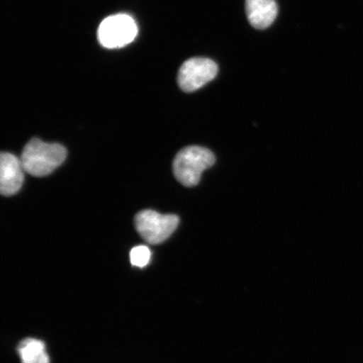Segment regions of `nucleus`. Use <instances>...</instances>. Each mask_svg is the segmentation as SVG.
<instances>
[{
  "label": "nucleus",
  "mask_w": 363,
  "mask_h": 363,
  "mask_svg": "<svg viewBox=\"0 0 363 363\" xmlns=\"http://www.w3.org/2000/svg\"><path fill=\"white\" fill-rule=\"evenodd\" d=\"M67 157V150L60 144L45 143L33 138L23 150L21 161L23 169L35 177L52 174Z\"/></svg>",
  "instance_id": "f257e3e1"
},
{
  "label": "nucleus",
  "mask_w": 363,
  "mask_h": 363,
  "mask_svg": "<svg viewBox=\"0 0 363 363\" xmlns=\"http://www.w3.org/2000/svg\"><path fill=\"white\" fill-rule=\"evenodd\" d=\"M216 157L210 150L192 146L182 149L172 164L177 180L185 187H194L201 181L204 170L215 164Z\"/></svg>",
  "instance_id": "f03ea898"
},
{
  "label": "nucleus",
  "mask_w": 363,
  "mask_h": 363,
  "mask_svg": "<svg viewBox=\"0 0 363 363\" xmlns=\"http://www.w3.org/2000/svg\"><path fill=\"white\" fill-rule=\"evenodd\" d=\"M138 33V27L133 17L119 13L106 18L99 25L98 40L104 48H121L133 43Z\"/></svg>",
  "instance_id": "7ed1b4c3"
},
{
  "label": "nucleus",
  "mask_w": 363,
  "mask_h": 363,
  "mask_svg": "<svg viewBox=\"0 0 363 363\" xmlns=\"http://www.w3.org/2000/svg\"><path fill=\"white\" fill-rule=\"evenodd\" d=\"M179 223L175 215H162L153 211H143L135 218L136 230L147 242L160 244L170 238Z\"/></svg>",
  "instance_id": "20e7f679"
},
{
  "label": "nucleus",
  "mask_w": 363,
  "mask_h": 363,
  "mask_svg": "<svg viewBox=\"0 0 363 363\" xmlns=\"http://www.w3.org/2000/svg\"><path fill=\"white\" fill-rule=\"evenodd\" d=\"M218 74V66L208 58L189 59L181 66L178 84L186 93H192L214 79Z\"/></svg>",
  "instance_id": "39448f33"
},
{
  "label": "nucleus",
  "mask_w": 363,
  "mask_h": 363,
  "mask_svg": "<svg viewBox=\"0 0 363 363\" xmlns=\"http://www.w3.org/2000/svg\"><path fill=\"white\" fill-rule=\"evenodd\" d=\"M21 161L13 154L2 152L0 156V192L11 196L21 188L24 174Z\"/></svg>",
  "instance_id": "423d86ee"
},
{
  "label": "nucleus",
  "mask_w": 363,
  "mask_h": 363,
  "mask_svg": "<svg viewBox=\"0 0 363 363\" xmlns=\"http://www.w3.org/2000/svg\"><path fill=\"white\" fill-rule=\"evenodd\" d=\"M246 11L250 24L254 28L264 30L275 21L278 6L275 0H246Z\"/></svg>",
  "instance_id": "0eeeda50"
},
{
  "label": "nucleus",
  "mask_w": 363,
  "mask_h": 363,
  "mask_svg": "<svg viewBox=\"0 0 363 363\" xmlns=\"http://www.w3.org/2000/svg\"><path fill=\"white\" fill-rule=\"evenodd\" d=\"M22 363H50L45 345L35 338L22 340L17 347Z\"/></svg>",
  "instance_id": "6e6552de"
},
{
  "label": "nucleus",
  "mask_w": 363,
  "mask_h": 363,
  "mask_svg": "<svg viewBox=\"0 0 363 363\" xmlns=\"http://www.w3.org/2000/svg\"><path fill=\"white\" fill-rule=\"evenodd\" d=\"M131 264L138 267H146L151 259V251L146 246H138L131 250L130 254Z\"/></svg>",
  "instance_id": "1a4fd4ad"
}]
</instances>
